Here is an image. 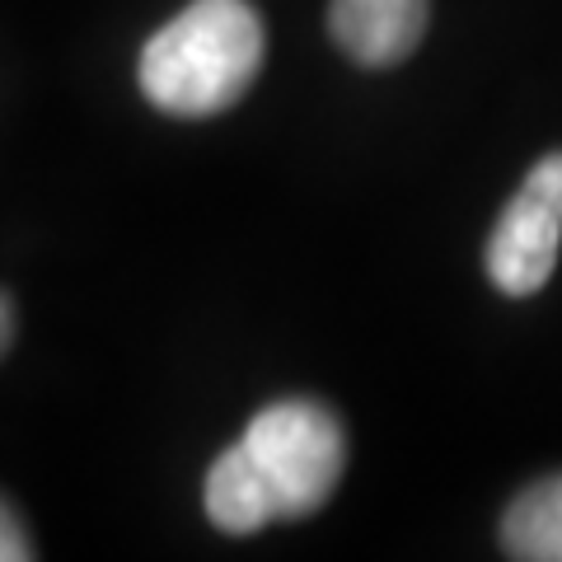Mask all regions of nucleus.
Here are the masks:
<instances>
[{"instance_id":"obj_1","label":"nucleus","mask_w":562,"mask_h":562,"mask_svg":"<svg viewBox=\"0 0 562 562\" xmlns=\"http://www.w3.org/2000/svg\"><path fill=\"white\" fill-rule=\"evenodd\" d=\"M342 469V422L314 398H281L206 469V520L221 535H258L272 520H301L333 497Z\"/></svg>"},{"instance_id":"obj_2","label":"nucleus","mask_w":562,"mask_h":562,"mask_svg":"<svg viewBox=\"0 0 562 562\" xmlns=\"http://www.w3.org/2000/svg\"><path fill=\"white\" fill-rule=\"evenodd\" d=\"M262 47L268 38L249 0H192L140 52V94L169 117L225 113L254 85Z\"/></svg>"},{"instance_id":"obj_3","label":"nucleus","mask_w":562,"mask_h":562,"mask_svg":"<svg viewBox=\"0 0 562 562\" xmlns=\"http://www.w3.org/2000/svg\"><path fill=\"white\" fill-rule=\"evenodd\" d=\"M562 244V150L525 173L487 239V277L502 295H535L558 268Z\"/></svg>"},{"instance_id":"obj_4","label":"nucleus","mask_w":562,"mask_h":562,"mask_svg":"<svg viewBox=\"0 0 562 562\" xmlns=\"http://www.w3.org/2000/svg\"><path fill=\"white\" fill-rule=\"evenodd\" d=\"M431 20V0H333L328 33L357 66L408 61Z\"/></svg>"},{"instance_id":"obj_5","label":"nucleus","mask_w":562,"mask_h":562,"mask_svg":"<svg viewBox=\"0 0 562 562\" xmlns=\"http://www.w3.org/2000/svg\"><path fill=\"white\" fill-rule=\"evenodd\" d=\"M502 549L520 562H562V473L539 479L506 506Z\"/></svg>"},{"instance_id":"obj_6","label":"nucleus","mask_w":562,"mask_h":562,"mask_svg":"<svg viewBox=\"0 0 562 562\" xmlns=\"http://www.w3.org/2000/svg\"><path fill=\"white\" fill-rule=\"evenodd\" d=\"M29 558H33V543L24 535L20 516H14L10 506L0 502V562H29Z\"/></svg>"},{"instance_id":"obj_7","label":"nucleus","mask_w":562,"mask_h":562,"mask_svg":"<svg viewBox=\"0 0 562 562\" xmlns=\"http://www.w3.org/2000/svg\"><path fill=\"white\" fill-rule=\"evenodd\" d=\"M10 342H14V305H10V295L0 291V357L10 351Z\"/></svg>"}]
</instances>
